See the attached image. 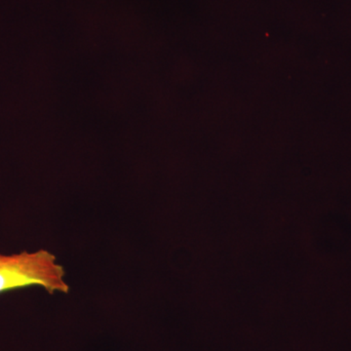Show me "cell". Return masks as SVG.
<instances>
[{
	"label": "cell",
	"instance_id": "6da1fadb",
	"mask_svg": "<svg viewBox=\"0 0 351 351\" xmlns=\"http://www.w3.org/2000/svg\"><path fill=\"white\" fill-rule=\"evenodd\" d=\"M63 265L49 251H24L13 255L0 254V294L8 291L40 286L50 295L68 294Z\"/></svg>",
	"mask_w": 351,
	"mask_h": 351
}]
</instances>
